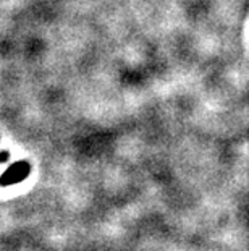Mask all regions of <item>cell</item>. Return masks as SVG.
<instances>
[{"instance_id": "6da1fadb", "label": "cell", "mask_w": 249, "mask_h": 251, "mask_svg": "<svg viewBox=\"0 0 249 251\" xmlns=\"http://www.w3.org/2000/svg\"><path fill=\"white\" fill-rule=\"evenodd\" d=\"M29 172H31L29 162H24V161L15 162L2 174V177H0V186H8V185L18 183V181L23 180Z\"/></svg>"}, {"instance_id": "7a4b0ae2", "label": "cell", "mask_w": 249, "mask_h": 251, "mask_svg": "<svg viewBox=\"0 0 249 251\" xmlns=\"http://www.w3.org/2000/svg\"><path fill=\"white\" fill-rule=\"evenodd\" d=\"M8 159V151H2L0 152V162H5Z\"/></svg>"}]
</instances>
